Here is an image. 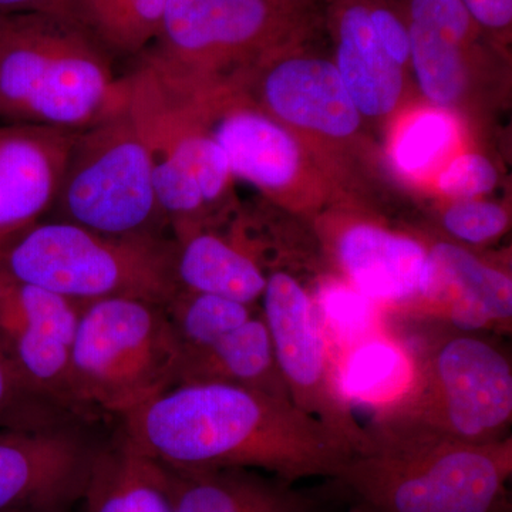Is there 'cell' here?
Instances as JSON below:
<instances>
[{"label": "cell", "mask_w": 512, "mask_h": 512, "mask_svg": "<svg viewBox=\"0 0 512 512\" xmlns=\"http://www.w3.org/2000/svg\"><path fill=\"white\" fill-rule=\"evenodd\" d=\"M497 183L498 174L493 163L476 153L454 158L437 180L439 190L456 200H476L493 191Z\"/></svg>", "instance_id": "29"}, {"label": "cell", "mask_w": 512, "mask_h": 512, "mask_svg": "<svg viewBox=\"0 0 512 512\" xmlns=\"http://www.w3.org/2000/svg\"><path fill=\"white\" fill-rule=\"evenodd\" d=\"M404 316L436 320L461 332H510L511 274L454 242H434L426 291Z\"/></svg>", "instance_id": "14"}, {"label": "cell", "mask_w": 512, "mask_h": 512, "mask_svg": "<svg viewBox=\"0 0 512 512\" xmlns=\"http://www.w3.org/2000/svg\"><path fill=\"white\" fill-rule=\"evenodd\" d=\"M66 0H0V16L30 12H63Z\"/></svg>", "instance_id": "31"}, {"label": "cell", "mask_w": 512, "mask_h": 512, "mask_svg": "<svg viewBox=\"0 0 512 512\" xmlns=\"http://www.w3.org/2000/svg\"><path fill=\"white\" fill-rule=\"evenodd\" d=\"M114 60L63 12L0 16V123L82 131L126 103Z\"/></svg>", "instance_id": "2"}, {"label": "cell", "mask_w": 512, "mask_h": 512, "mask_svg": "<svg viewBox=\"0 0 512 512\" xmlns=\"http://www.w3.org/2000/svg\"><path fill=\"white\" fill-rule=\"evenodd\" d=\"M456 133V123L443 110L417 113L394 140V165L407 175L426 173L450 151Z\"/></svg>", "instance_id": "25"}, {"label": "cell", "mask_w": 512, "mask_h": 512, "mask_svg": "<svg viewBox=\"0 0 512 512\" xmlns=\"http://www.w3.org/2000/svg\"><path fill=\"white\" fill-rule=\"evenodd\" d=\"M261 299L291 402L323 424L350 456L359 453L366 446L365 426L343 392L319 306L298 279L282 271L266 275Z\"/></svg>", "instance_id": "10"}, {"label": "cell", "mask_w": 512, "mask_h": 512, "mask_svg": "<svg viewBox=\"0 0 512 512\" xmlns=\"http://www.w3.org/2000/svg\"><path fill=\"white\" fill-rule=\"evenodd\" d=\"M180 289L210 293L254 306L265 291L266 274L241 242L194 229L173 237Z\"/></svg>", "instance_id": "21"}, {"label": "cell", "mask_w": 512, "mask_h": 512, "mask_svg": "<svg viewBox=\"0 0 512 512\" xmlns=\"http://www.w3.org/2000/svg\"><path fill=\"white\" fill-rule=\"evenodd\" d=\"M495 512H511L510 505L504 504L503 507L498 508Z\"/></svg>", "instance_id": "34"}, {"label": "cell", "mask_w": 512, "mask_h": 512, "mask_svg": "<svg viewBox=\"0 0 512 512\" xmlns=\"http://www.w3.org/2000/svg\"><path fill=\"white\" fill-rule=\"evenodd\" d=\"M187 89L224 151L232 177L271 197L282 195L301 177L303 157L298 141L242 87L227 84Z\"/></svg>", "instance_id": "13"}, {"label": "cell", "mask_w": 512, "mask_h": 512, "mask_svg": "<svg viewBox=\"0 0 512 512\" xmlns=\"http://www.w3.org/2000/svg\"><path fill=\"white\" fill-rule=\"evenodd\" d=\"M80 309V303L0 271V349L33 392L73 419L93 424L73 384Z\"/></svg>", "instance_id": "11"}, {"label": "cell", "mask_w": 512, "mask_h": 512, "mask_svg": "<svg viewBox=\"0 0 512 512\" xmlns=\"http://www.w3.org/2000/svg\"><path fill=\"white\" fill-rule=\"evenodd\" d=\"M349 512H365L362 510V508L359 507V505H355V507L350 508Z\"/></svg>", "instance_id": "35"}, {"label": "cell", "mask_w": 512, "mask_h": 512, "mask_svg": "<svg viewBox=\"0 0 512 512\" xmlns=\"http://www.w3.org/2000/svg\"><path fill=\"white\" fill-rule=\"evenodd\" d=\"M80 505L83 512H175L163 467L119 433L100 443Z\"/></svg>", "instance_id": "22"}, {"label": "cell", "mask_w": 512, "mask_h": 512, "mask_svg": "<svg viewBox=\"0 0 512 512\" xmlns=\"http://www.w3.org/2000/svg\"><path fill=\"white\" fill-rule=\"evenodd\" d=\"M76 131L0 123V249L46 220Z\"/></svg>", "instance_id": "16"}, {"label": "cell", "mask_w": 512, "mask_h": 512, "mask_svg": "<svg viewBox=\"0 0 512 512\" xmlns=\"http://www.w3.org/2000/svg\"><path fill=\"white\" fill-rule=\"evenodd\" d=\"M124 76L126 106L146 144L154 185L173 237L207 227L232 174L194 97L136 57Z\"/></svg>", "instance_id": "7"}, {"label": "cell", "mask_w": 512, "mask_h": 512, "mask_svg": "<svg viewBox=\"0 0 512 512\" xmlns=\"http://www.w3.org/2000/svg\"><path fill=\"white\" fill-rule=\"evenodd\" d=\"M333 256L353 291L380 308L406 315L429 279V247L419 239L352 222L333 237Z\"/></svg>", "instance_id": "15"}, {"label": "cell", "mask_w": 512, "mask_h": 512, "mask_svg": "<svg viewBox=\"0 0 512 512\" xmlns=\"http://www.w3.org/2000/svg\"><path fill=\"white\" fill-rule=\"evenodd\" d=\"M161 467L175 512H316L295 484L262 471Z\"/></svg>", "instance_id": "19"}, {"label": "cell", "mask_w": 512, "mask_h": 512, "mask_svg": "<svg viewBox=\"0 0 512 512\" xmlns=\"http://www.w3.org/2000/svg\"><path fill=\"white\" fill-rule=\"evenodd\" d=\"M3 274L80 305L137 298L167 305L177 293L175 242L165 235H107L43 220L0 249Z\"/></svg>", "instance_id": "5"}, {"label": "cell", "mask_w": 512, "mask_h": 512, "mask_svg": "<svg viewBox=\"0 0 512 512\" xmlns=\"http://www.w3.org/2000/svg\"><path fill=\"white\" fill-rule=\"evenodd\" d=\"M402 392L375 407L367 429L400 436L487 444L510 437L512 366L474 332H444L410 349Z\"/></svg>", "instance_id": "4"}, {"label": "cell", "mask_w": 512, "mask_h": 512, "mask_svg": "<svg viewBox=\"0 0 512 512\" xmlns=\"http://www.w3.org/2000/svg\"><path fill=\"white\" fill-rule=\"evenodd\" d=\"M127 3L128 0H66L63 13L79 23L100 45Z\"/></svg>", "instance_id": "30"}, {"label": "cell", "mask_w": 512, "mask_h": 512, "mask_svg": "<svg viewBox=\"0 0 512 512\" xmlns=\"http://www.w3.org/2000/svg\"><path fill=\"white\" fill-rule=\"evenodd\" d=\"M274 56L247 77L258 80L259 101L252 100L262 110L275 120L322 136L346 138L356 133L362 116L335 63L318 57Z\"/></svg>", "instance_id": "17"}, {"label": "cell", "mask_w": 512, "mask_h": 512, "mask_svg": "<svg viewBox=\"0 0 512 512\" xmlns=\"http://www.w3.org/2000/svg\"><path fill=\"white\" fill-rule=\"evenodd\" d=\"M275 2L281 3V5L289 6V8L302 10V9L296 8V6H293L291 2H288V0H275Z\"/></svg>", "instance_id": "33"}, {"label": "cell", "mask_w": 512, "mask_h": 512, "mask_svg": "<svg viewBox=\"0 0 512 512\" xmlns=\"http://www.w3.org/2000/svg\"><path fill=\"white\" fill-rule=\"evenodd\" d=\"M336 69L360 116L392 113L403 93V67L383 49L369 0H333Z\"/></svg>", "instance_id": "18"}, {"label": "cell", "mask_w": 512, "mask_h": 512, "mask_svg": "<svg viewBox=\"0 0 512 512\" xmlns=\"http://www.w3.org/2000/svg\"><path fill=\"white\" fill-rule=\"evenodd\" d=\"M165 311L181 353L207 348L255 315L247 303L187 289H178Z\"/></svg>", "instance_id": "24"}, {"label": "cell", "mask_w": 512, "mask_h": 512, "mask_svg": "<svg viewBox=\"0 0 512 512\" xmlns=\"http://www.w3.org/2000/svg\"><path fill=\"white\" fill-rule=\"evenodd\" d=\"M288 2H291L293 6H296V8L302 9L306 0H288Z\"/></svg>", "instance_id": "32"}, {"label": "cell", "mask_w": 512, "mask_h": 512, "mask_svg": "<svg viewBox=\"0 0 512 512\" xmlns=\"http://www.w3.org/2000/svg\"><path fill=\"white\" fill-rule=\"evenodd\" d=\"M168 3L170 0H128L101 47L113 60L136 59L156 40Z\"/></svg>", "instance_id": "27"}, {"label": "cell", "mask_w": 512, "mask_h": 512, "mask_svg": "<svg viewBox=\"0 0 512 512\" xmlns=\"http://www.w3.org/2000/svg\"><path fill=\"white\" fill-rule=\"evenodd\" d=\"M181 348L163 303H84L72 349L74 390L89 419L120 420L174 387Z\"/></svg>", "instance_id": "6"}, {"label": "cell", "mask_w": 512, "mask_h": 512, "mask_svg": "<svg viewBox=\"0 0 512 512\" xmlns=\"http://www.w3.org/2000/svg\"><path fill=\"white\" fill-rule=\"evenodd\" d=\"M366 446L335 480L366 512H495L507 504L512 437L487 444L365 427Z\"/></svg>", "instance_id": "3"}, {"label": "cell", "mask_w": 512, "mask_h": 512, "mask_svg": "<svg viewBox=\"0 0 512 512\" xmlns=\"http://www.w3.org/2000/svg\"><path fill=\"white\" fill-rule=\"evenodd\" d=\"M46 220L107 235H165L150 154L126 103L76 131Z\"/></svg>", "instance_id": "9"}, {"label": "cell", "mask_w": 512, "mask_h": 512, "mask_svg": "<svg viewBox=\"0 0 512 512\" xmlns=\"http://www.w3.org/2000/svg\"><path fill=\"white\" fill-rule=\"evenodd\" d=\"M407 26L410 64L421 92L440 109L453 106L466 90L468 59L476 52L483 32L460 39L409 20Z\"/></svg>", "instance_id": "23"}, {"label": "cell", "mask_w": 512, "mask_h": 512, "mask_svg": "<svg viewBox=\"0 0 512 512\" xmlns=\"http://www.w3.org/2000/svg\"><path fill=\"white\" fill-rule=\"evenodd\" d=\"M119 421L141 456L178 470L251 468L296 484L335 480L350 456L291 400L234 384H177Z\"/></svg>", "instance_id": "1"}, {"label": "cell", "mask_w": 512, "mask_h": 512, "mask_svg": "<svg viewBox=\"0 0 512 512\" xmlns=\"http://www.w3.org/2000/svg\"><path fill=\"white\" fill-rule=\"evenodd\" d=\"M185 383L234 384L291 400L262 315L207 348L181 353L177 384Z\"/></svg>", "instance_id": "20"}, {"label": "cell", "mask_w": 512, "mask_h": 512, "mask_svg": "<svg viewBox=\"0 0 512 512\" xmlns=\"http://www.w3.org/2000/svg\"><path fill=\"white\" fill-rule=\"evenodd\" d=\"M510 215L501 205L480 200H457L443 214L450 237L470 245L487 244L505 234Z\"/></svg>", "instance_id": "28"}, {"label": "cell", "mask_w": 512, "mask_h": 512, "mask_svg": "<svg viewBox=\"0 0 512 512\" xmlns=\"http://www.w3.org/2000/svg\"><path fill=\"white\" fill-rule=\"evenodd\" d=\"M366 512V511H365Z\"/></svg>", "instance_id": "36"}, {"label": "cell", "mask_w": 512, "mask_h": 512, "mask_svg": "<svg viewBox=\"0 0 512 512\" xmlns=\"http://www.w3.org/2000/svg\"><path fill=\"white\" fill-rule=\"evenodd\" d=\"M302 10L275 0H170L143 59L177 82H245L302 30Z\"/></svg>", "instance_id": "8"}, {"label": "cell", "mask_w": 512, "mask_h": 512, "mask_svg": "<svg viewBox=\"0 0 512 512\" xmlns=\"http://www.w3.org/2000/svg\"><path fill=\"white\" fill-rule=\"evenodd\" d=\"M70 420L76 419L23 382L0 349V430L39 429Z\"/></svg>", "instance_id": "26"}, {"label": "cell", "mask_w": 512, "mask_h": 512, "mask_svg": "<svg viewBox=\"0 0 512 512\" xmlns=\"http://www.w3.org/2000/svg\"><path fill=\"white\" fill-rule=\"evenodd\" d=\"M87 426L0 430V512H70L82 503L100 447Z\"/></svg>", "instance_id": "12"}]
</instances>
